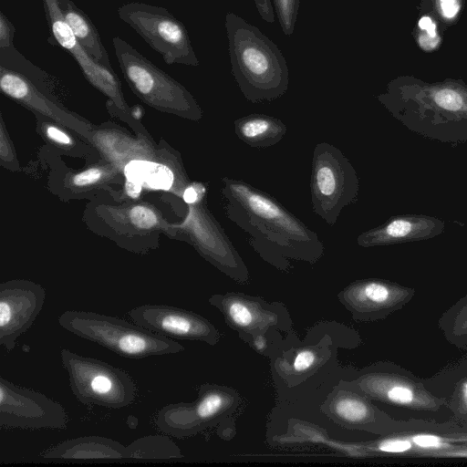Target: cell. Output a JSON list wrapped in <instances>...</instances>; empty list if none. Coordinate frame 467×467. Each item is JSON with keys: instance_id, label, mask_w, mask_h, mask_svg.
Returning a JSON list of instances; mask_svg holds the SVG:
<instances>
[{"instance_id": "cell-1", "label": "cell", "mask_w": 467, "mask_h": 467, "mask_svg": "<svg viewBox=\"0 0 467 467\" xmlns=\"http://www.w3.org/2000/svg\"><path fill=\"white\" fill-rule=\"evenodd\" d=\"M222 182L227 218L247 234L262 259L285 271L291 260L315 264L323 256L317 234L275 198L242 180L224 177Z\"/></svg>"}, {"instance_id": "cell-2", "label": "cell", "mask_w": 467, "mask_h": 467, "mask_svg": "<svg viewBox=\"0 0 467 467\" xmlns=\"http://www.w3.org/2000/svg\"><path fill=\"white\" fill-rule=\"evenodd\" d=\"M377 99L419 135L452 145L467 143V85L462 80L427 83L400 77Z\"/></svg>"}, {"instance_id": "cell-3", "label": "cell", "mask_w": 467, "mask_h": 467, "mask_svg": "<svg viewBox=\"0 0 467 467\" xmlns=\"http://www.w3.org/2000/svg\"><path fill=\"white\" fill-rule=\"evenodd\" d=\"M232 74L252 103L273 101L288 89V66L278 47L258 27L233 12L225 16Z\"/></svg>"}, {"instance_id": "cell-4", "label": "cell", "mask_w": 467, "mask_h": 467, "mask_svg": "<svg viewBox=\"0 0 467 467\" xmlns=\"http://www.w3.org/2000/svg\"><path fill=\"white\" fill-rule=\"evenodd\" d=\"M67 331L128 358L175 354L184 347L171 337L119 317L90 311L67 310L58 317Z\"/></svg>"}, {"instance_id": "cell-5", "label": "cell", "mask_w": 467, "mask_h": 467, "mask_svg": "<svg viewBox=\"0 0 467 467\" xmlns=\"http://www.w3.org/2000/svg\"><path fill=\"white\" fill-rule=\"evenodd\" d=\"M60 357L70 389L81 403L117 410L134 402L137 387L127 371L69 349H61Z\"/></svg>"}, {"instance_id": "cell-6", "label": "cell", "mask_w": 467, "mask_h": 467, "mask_svg": "<svg viewBox=\"0 0 467 467\" xmlns=\"http://www.w3.org/2000/svg\"><path fill=\"white\" fill-rule=\"evenodd\" d=\"M359 190L357 172L343 152L328 142L317 143L313 151L310 192L314 213L328 225L336 224Z\"/></svg>"}, {"instance_id": "cell-7", "label": "cell", "mask_w": 467, "mask_h": 467, "mask_svg": "<svg viewBox=\"0 0 467 467\" xmlns=\"http://www.w3.org/2000/svg\"><path fill=\"white\" fill-rule=\"evenodd\" d=\"M117 14L166 64L199 66L187 28L165 7L130 2L119 6Z\"/></svg>"}, {"instance_id": "cell-8", "label": "cell", "mask_w": 467, "mask_h": 467, "mask_svg": "<svg viewBox=\"0 0 467 467\" xmlns=\"http://www.w3.org/2000/svg\"><path fill=\"white\" fill-rule=\"evenodd\" d=\"M119 68L130 88L154 105H171L199 119L202 111L192 96L179 82L158 67L120 36L112 38Z\"/></svg>"}, {"instance_id": "cell-9", "label": "cell", "mask_w": 467, "mask_h": 467, "mask_svg": "<svg viewBox=\"0 0 467 467\" xmlns=\"http://www.w3.org/2000/svg\"><path fill=\"white\" fill-rule=\"evenodd\" d=\"M356 389L370 400L409 410L438 412L446 400L431 392L423 380L396 364H380L363 372Z\"/></svg>"}, {"instance_id": "cell-10", "label": "cell", "mask_w": 467, "mask_h": 467, "mask_svg": "<svg viewBox=\"0 0 467 467\" xmlns=\"http://www.w3.org/2000/svg\"><path fill=\"white\" fill-rule=\"evenodd\" d=\"M67 423V413L59 402L0 376L1 428L61 431Z\"/></svg>"}, {"instance_id": "cell-11", "label": "cell", "mask_w": 467, "mask_h": 467, "mask_svg": "<svg viewBox=\"0 0 467 467\" xmlns=\"http://www.w3.org/2000/svg\"><path fill=\"white\" fill-rule=\"evenodd\" d=\"M234 402L230 389L205 384L193 402L171 403L161 408L155 417L157 428L163 433L182 439L198 433L215 423Z\"/></svg>"}, {"instance_id": "cell-12", "label": "cell", "mask_w": 467, "mask_h": 467, "mask_svg": "<svg viewBox=\"0 0 467 467\" xmlns=\"http://www.w3.org/2000/svg\"><path fill=\"white\" fill-rule=\"evenodd\" d=\"M415 289L380 278L356 280L347 285L338 298L354 319L374 322L402 309L415 296Z\"/></svg>"}, {"instance_id": "cell-13", "label": "cell", "mask_w": 467, "mask_h": 467, "mask_svg": "<svg viewBox=\"0 0 467 467\" xmlns=\"http://www.w3.org/2000/svg\"><path fill=\"white\" fill-rule=\"evenodd\" d=\"M49 29L47 42L67 52L79 66L87 80L119 107L123 106L120 82L114 70L97 62L82 47L64 19L58 0H42Z\"/></svg>"}, {"instance_id": "cell-14", "label": "cell", "mask_w": 467, "mask_h": 467, "mask_svg": "<svg viewBox=\"0 0 467 467\" xmlns=\"http://www.w3.org/2000/svg\"><path fill=\"white\" fill-rule=\"evenodd\" d=\"M127 315L134 324L171 338L209 345H215L220 338L218 330L209 320L176 306L147 304L132 308Z\"/></svg>"}, {"instance_id": "cell-15", "label": "cell", "mask_w": 467, "mask_h": 467, "mask_svg": "<svg viewBox=\"0 0 467 467\" xmlns=\"http://www.w3.org/2000/svg\"><path fill=\"white\" fill-rule=\"evenodd\" d=\"M45 289L33 282L13 280L0 285V345L7 351L27 331L43 308Z\"/></svg>"}, {"instance_id": "cell-16", "label": "cell", "mask_w": 467, "mask_h": 467, "mask_svg": "<svg viewBox=\"0 0 467 467\" xmlns=\"http://www.w3.org/2000/svg\"><path fill=\"white\" fill-rule=\"evenodd\" d=\"M191 229L200 253L238 283L249 278L247 267L217 221L204 209L192 211Z\"/></svg>"}, {"instance_id": "cell-17", "label": "cell", "mask_w": 467, "mask_h": 467, "mask_svg": "<svg viewBox=\"0 0 467 467\" xmlns=\"http://www.w3.org/2000/svg\"><path fill=\"white\" fill-rule=\"evenodd\" d=\"M209 302L223 313L228 326L240 335L254 337L281 322V306L269 305L258 297L227 293L212 296Z\"/></svg>"}, {"instance_id": "cell-18", "label": "cell", "mask_w": 467, "mask_h": 467, "mask_svg": "<svg viewBox=\"0 0 467 467\" xmlns=\"http://www.w3.org/2000/svg\"><path fill=\"white\" fill-rule=\"evenodd\" d=\"M445 231V222L423 214H404L390 217L379 226L361 233L357 243L361 247L400 244L428 240Z\"/></svg>"}, {"instance_id": "cell-19", "label": "cell", "mask_w": 467, "mask_h": 467, "mask_svg": "<svg viewBox=\"0 0 467 467\" xmlns=\"http://www.w3.org/2000/svg\"><path fill=\"white\" fill-rule=\"evenodd\" d=\"M45 460H126V446L110 438L91 435L64 441L41 453Z\"/></svg>"}, {"instance_id": "cell-20", "label": "cell", "mask_w": 467, "mask_h": 467, "mask_svg": "<svg viewBox=\"0 0 467 467\" xmlns=\"http://www.w3.org/2000/svg\"><path fill=\"white\" fill-rule=\"evenodd\" d=\"M64 19L86 51L99 64L113 70L107 49L89 16L72 0H58Z\"/></svg>"}, {"instance_id": "cell-21", "label": "cell", "mask_w": 467, "mask_h": 467, "mask_svg": "<svg viewBox=\"0 0 467 467\" xmlns=\"http://www.w3.org/2000/svg\"><path fill=\"white\" fill-rule=\"evenodd\" d=\"M287 131L279 119L252 113L234 120V132L245 144L253 148H267L281 141Z\"/></svg>"}, {"instance_id": "cell-22", "label": "cell", "mask_w": 467, "mask_h": 467, "mask_svg": "<svg viewBox=\"0 0 467 467\" xmlns=\"http://www.w3.org/2000/svg\"><path fill=\"white\" fill-rule=\"evenodd\" d=\"M182 457L176 443L164 435L144 436L126 446V460L166 461Z\"/></svg>"}, {"instance_id": "cell-23", "label": "cell", "mask_w": 467, "mask_h": 467, "mask_svg": "<svg viewBox=\"0 0 467 467\" xmlns=\"http://www.w3.org/2000/svg\"><path fill=\"white\" fill-rule=\"evenodd\" d=\"M126 179L152 190H169L174 181L172 171L160 163L147 161H130L124 168Z\"/></svg>"}, {"instance_id": "cell-24", "label": "cell", "mask_w": 467, "mask_h": 467, "mask_svg": "<svg viewBox=\"0 0 467 467\" xmlns=\"http://www.w3.org/2000/svg\"><path fill=\"white\" fill-rule=\"evenodd\" d=\"M438 327L450 344L467 347V295L442 313Z\"/></svg>"}, {"instance_id": "cell-25", "label": "cell", "mask_w": 467, "mask_h": 467, "mask_svg": "<svg viewBox=\"0 0 467 467\" xmlns=\"http://www.w3.org/2000/svg\"><path fill=\"white\" fill-rule=\"evenodd\" d=\"M418 28L416 40L420 48L426 52L436 49L441 43V37L433 17L422 16L418 22Z\"/></svg>"}, {"instance_id": "cell-26", "label": "cell", "mask_w": 467, "mask_h": 467, "mask_svg": "<svg viewBox=\"0 0 467 467\" xmlns=\"http://www.w3.org/2000/svg\"><path fill=\"white\" fill-rule=\"evenodd\" d=\"M272 1L283 33L286 36H291L294 33L297 19L299 0Z\"/></svg>"}, {"instance_id": "cell-27", "label": "cell", "mask_w": 467, "mask_h": 467, "mask_svg": "<svg viewBox=\"0 0 467 467\" xmlns=\"http://www.w3.org/2000/svg\"><path fill=\"white\" fill-rule=\"evenodd\" d=\"M318 352L311 348L299 349L288 366H283L282 369L288 368V372L297 376L308 374L317 368L321 358Z\"/></svg>"}, {"instance_id": "cell-28", "label": "cell", "mask_w": 467, "mask_h": 467, "mask_svg": "<svg viewBox=\"0 0 467 467\" xmlns=\"http://www.w3.org/2000/svg\"><path fill=\"white\" fill-rule=\"evenodd\" d=\"M129 218L133 225L144 230L154 227L158 223L156 213L150 208L143 205L132 207L130 210Z\"/></svg>"}, {"instance_id": "cell-29", "label": "cell", "mask_w": 467, "mask_h": 467, "mask_svg": "<svg viewBox=\"0 0 467 467\" xmlns=\"http://www.w3.org/2000/svg\"><path fill=\"white\" fill-rule=\"evenodd\" d=\"M438 15L445 21H452L462 8V0H433Z\"/></svg>"}, {"instance_id": "cell-30", "label": "cell", "mask_w": 467, "mask_h": 467, "mask_svg": "<svg viewBox=\"0 0 467 467\" xmlns=\"http://www.w3.org/2000/svg\"><path fill=\"white\" fill-rule=\"evenodd\" d=\"M104 175V171L100 168H89L83 171L72 178V183L78 187L92 185L98 182Z\"/></svg>"}, {"instance_id": "cell-31", "label": "cell", "mask_w": 467, "mask_h": 467, "mask_svg": "<svg viewBox=\"0 0 467 467\" xmlns=\"http://www.w3.org/2000/svg\"><path fill=\"white\" fill-rule=\"evenodd\" d=\"M206 193V187L202 183H195L188 186L182 194L183 201L192 205L200 202Z\"/></svg>"}, {"instance_id": "cell-32", "label": "cell", "mask_w": 467, "mask_h": 467, "mask_svg": "<svg viewBox=\"0 0 467 467\" xmlns=\"http://www.w3.org/2000/svg\"><path fill=\"white\" fill-rule=\"evenodd\" d=\"M255 7L261 18L268 23H274L275 19V12L272 0H254Z\"/></svg>"}, {"instance_id": "cell-33", "label": "cell", "mask_w": 467, "mask_h": 467, "mask_svg": "<svg viewBox=\"0 0 467 467\" xmlns=\"http://www.w3.org/2000/svg\"><path fill=\"white\" fill-rule=\"evenodd\" d=\"M46 133H47V136L51 140L56 141L59 144H62V145H71L72 144L71 139L68 137V135L54 126H48L46 129Z\"/></svg>"}, {"instance_id": "cell-34", "label": "cell", "mask_w": 467, "mask_h": 467, "mask_svg": "<svg viewBox=\"0 0 467 467\" xmlns=\"http://www.w3.org/2000/svg\"><path fill=\"white\" fill-rule=\"evenodd\" d=\"M141 190H142L141 184L126 179L125 192L130 198H133V199L138 198L141 192Z\"/></svg>"}, {"instance_id": "cell-35", "label": "cell", "mask_w": 467, "mask_h": 467, "mask_svg": "<svg viewBox=\"0 0 467 467\" xmlns=\"http://www.w3.org/2000/svg\"><path fill=\"white\" fill-rule=\"evenodd\" d=\"M252 345L258 352H263L266 348V339L263 334L253 337Z\"/></svg>"}]
</instances>
